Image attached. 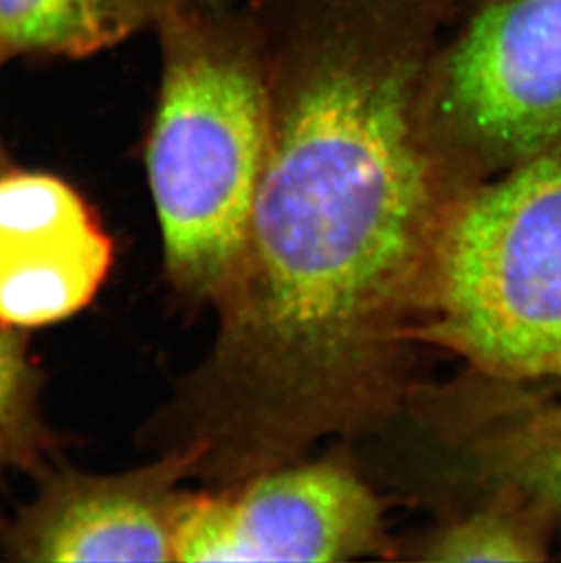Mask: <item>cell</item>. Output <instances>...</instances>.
Returning <instances> with one entry per match:
<instances>
[{
	"mask_svg": "<svg viewBox=\"0 0 561 563\" xmlns=\"http://www.w3.org/2000/svg\"><path fill=\"white\" fill-rule=\"evenodd\" d=\"M452 165L405 64L329 48L277 75L243 254L180 396L196 473L235 484L399 404Z\"/></svg>",
	"mask_w": 561,
	"mask_h": 563,
	"instance_id": "6da1fadb",
	"label": "cell"
},
{
	"mask_svg": "<svg viewBox=\"0 0 561 563\" xmlns=\"http://www.w3.org/2000/svg\"><path fill=\"white\" fill-rule=\"evenodd\" d=\"M163 85L146 150L169 285L216 305L243 254L268 146L260 41L188 0L155 16Z\"/></svg>",
	"mask_w": 561,
	"mask_h": 563,
	"instance_id": "7a4b0ae2",
	"label": "cell"
},
{
	"mask_svg": "<svg viewBox=\"0 0 561 563\" xmlns=\"http://www.w3.org/2000/svg\"><path fill=\"white\" fill-rule=\"evenodd\" d=\"M419 340L483 376L561 382V144L452 201Z\"/></svg>",
	"mask_w": 561,
	"mask_h": 563,
	"instance_id": "3957f363",
	"label": "cell"
},
{
	"mask_svg": "<svg viewBox=\"0 0 561 563\" xmlns=\"http://www.w3.org/2000/svg\"><path fill=\"white\" fill-rule=\"evenodd\" d=\"M432 123L474 170L560 146L561 0H488L436 64Z\"/></svg>",
	"mask_w": 561,
	"mask_h": 563,
	"instance_id": "277c9868",
	"label": "cell"
},
{
	"mask_svg": "<svg viewBox=\"0 0 561 563\" xmlns=\"http://www.w3.org/2000/svg\"><path fill=\"white\" fill-rule=\"evenodd\" d=\"M382 518L343 463H285L235 489L186 496L175 562H343L376 548Z\"/></svg>",
	"mask_w": 561,
	"mask_h": 563,
	"instance_id": "5b68a950",
	"label": "cell"
},
{
	"mask_svg": "<svg viewBox=\"0 0 561 563\" xmlns=\"http://www.w3.org/2000/svg\"><path fill=\"white\" fill-rule=\"evenodd\" d=\"M194 456L172 449L161 462L117 476L58 474L6 534L22 562H175Z\"/></svg>",
	"mask_w": 561,
	"mask_h": 563,
	"instance_id": "8992f818",
	"label": "cell"
},
{
	"mask_svg": "<svg viewBox=\"0 0 561 563\" xmlns=\"http://www.w3.org/2000/svg\"><path fill=\"white\" fill-rule=\"evenodd\" d=\"M113 243L68 183L0 172V323L37 329L85 309L112 268Z\"/></svg>",
	"mask_w": 561,
	"mask_h": 563,
	"instance_id": "52a82bcc",
	"label": "cell"
},
{
	"mask_svg": "<svg viewBox=\"0 0 561 563\" xmlns=\"http://www.w3.org/2000/svg\"><path fill=\"white\" fill-rule=\"evenodd\" d=\"M529 385L493 379V405L480 412L472 454L491 490L543 505L561 529V401Z\"/></svg>",
	"mask_w": 561,
	"mask_h": 563,
	"instance_id": "ba28073f",
	"label": "cell"
},
{
	"mask_svg": "<svg viewBox=\"0 0 561 563\" xmlns=\"http://www.w3.org/2000/svg\"><path fill=\"white\" fill-rule=\"evenodd\" d=\"M168 0H0V41L16 49L85 55L107 48Z\"/></svg>",
	"mask_w": 561,
	"mask_h": 563,
	"instance_id": "9c48e42d",
	"label": "cell"
},
{
	"mask_svg": "<svg viewBox=\"0 0 561 563\" xmlns=\"http://www.w3.org/2000/svg\"><path fill=\"white\" fill-rule=\"evenodd\" d=\"M557 516L510 490L493 489L488 504L452 521L427 548L430 562H543L549 559Z\"/></svg>",
	"mask_w": 561,
	"mask_h": 563,
	"instance_id": "30bf717a",
	"label": "cell"
},
{
	"mask_svg": "<svg viewBox=\"0 0 561 563\" xmlns=\"http://www.w3.org/2000/svg\"><path fill=\"white\" fill-rule=\"evenodd\" d=\"M10 329L0 323V479L16 468L32 467L44 446L35 373Z\"/></svg>",
	"mask_w": 561,
	"mask_h": 563,
	"instance_id": "8fae6325",
	"label": "cell"
},
{
	"mask_svg": "<svg viewBox=\"0 0 561 563\" xmlns=\"http://www.w3.org/2000/svg\"><path fill=\"white\" fill-rule=\"evenodd\" d=\"M10 54H15V52H13V49H11L8 44H4L2 41H0V64L4 63V60L10 57ZM0 166H2V155H0Z\"/></svg>",
	"mask_w": 561,
	"mask_h": 563,
	"instance_id": "7c38bea8",
	"label": "cell"
}]
</instances>
